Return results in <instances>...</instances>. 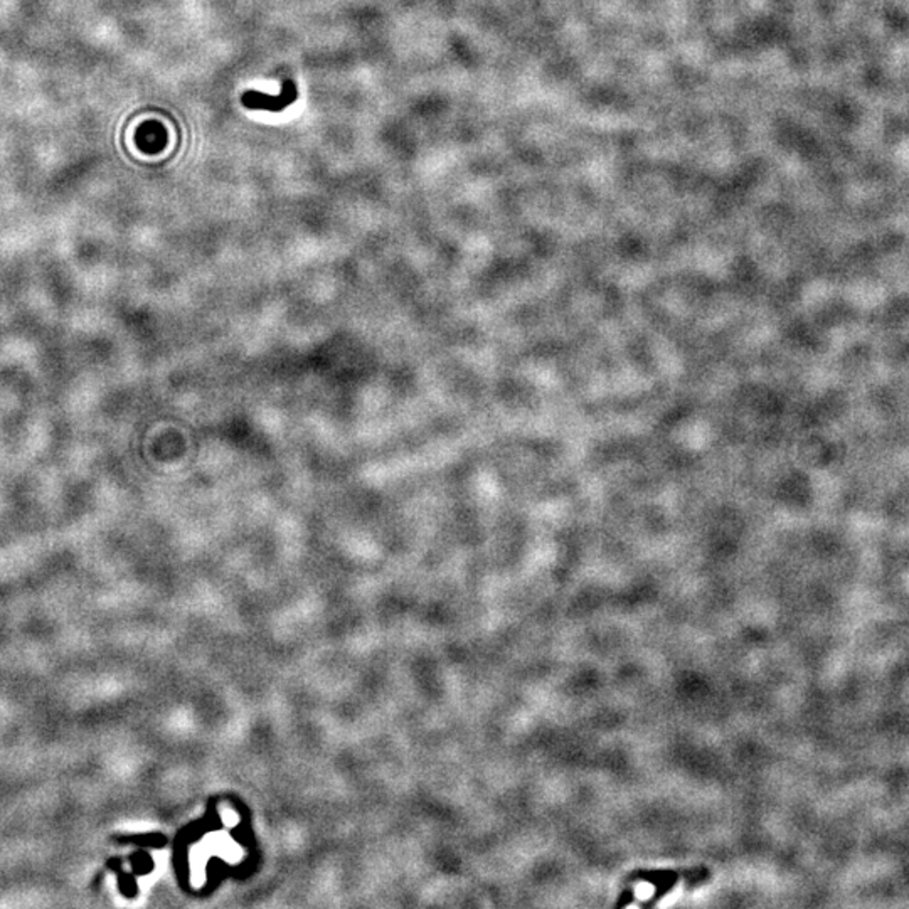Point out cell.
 Listing matches in <instances>:
<instances>
[{
    "instance_id": "1",
    "label": "cell",
    "mask_w": 909,
    "mask_h": 909,
    "mask_svg": "<svg viewBox=\"0 0 909 909\" xmlns=\"http://www.w3.org/2000/svg\"><path fill=\"white\" fill-rule=\"evenodd\" d=\"M298 98V90L295 86L292 79H287L281 85V91L278 96H268L259 91H247L241 96L243 106L247 110H267V112H283L287 106H290L293 101Z\"/></svg>"
}]
</instances>
